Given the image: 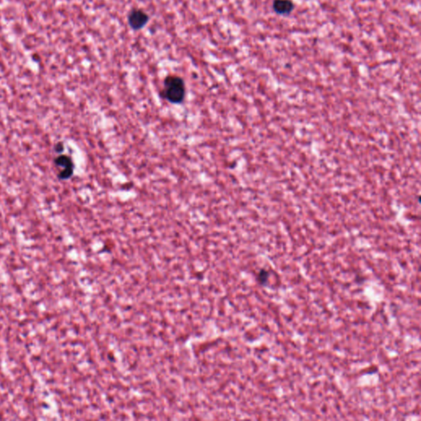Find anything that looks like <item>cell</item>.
Masks as SVG:
<instances>
[{
    "label": "cell",
    "mask_w": 421,
    "mask_h": 421,
    "mask_svg": "<svg viewBox=\"0 0 421 421\" xmlns=\"http://www.w3.org/2000/svg\"><path fill=\"white\" fill-rule=\"evenodd\" d=\"M186 94L185 82L178 76L170 75L164 81V89L162 97L172 104H181L184 102Z\"/></svg>",
    "instance_id": "cell-1"
},
{
    "label": "cell",
    "mask_w": 421,
    "mask_h": 421,
    "mask_svg": "<svg viewBox=\"0 0 421 421\" xmlns=\"http://www.w3.org/2000/svg\"><path fill=\"white\" fill-rule=\"evenodd\" d=\"M54 162L55 166L61 169L58 176L61 181H66L72 177L74 171V164L73 160L69 156L59 154L54 159Z\"/></svg>",
    "instance_id": "cell-2"
},
{
    "label": "cell",
    "mask_w": 421,
    "mask_h": 421,
    "mask_svg": "<svg viewBox=\"0 0 421 421\" xmlns=\"http://www.w3.org/2000/svg\"><path fill=\"white\" fill-rule=\"evenodd\" d=\"M149 22L148 15L141 10V9H134L129 12L128 16V23L129 27L133 31H139L143 29Z\"/></svg>",
    "instance_id": "cell-3"
},
{
    "label": "cell",
    "mask_w": 421,
    "mask_h": 421,
    "mask_svg": "<svg viewBox=\"0 0 421 421\" xmlns=\"http://www.w3.org/2000/svg\"><path fill=\"white\" fill-rule=\"evenodd\" d=\"M273 9L277 14L289 15L295 9L291 0H274Z\"/></svg>",
    "instance_id": "cell-4"
},
{
    "label": "cell",
    "mask_w": 421,
    "mask_h": 421,
    "mask_svg": "<svg viewBox=\"0 0 421 421\" xmlns=\"http://www.w3.org/2000/svg\"><path fill=\"white\" fill-rule=\"evenodd\" d=\"M64 149H65V148H64V144H63V143H61H61H58V144L55 145V147H54L55 152L58 154H61V152H64Z\"/></svg>",
    "instance_id": "cell-5"
},
{
    "label": "cell",
    "mask_w": 421,
    "mask_h": 421,
    "mask_svg": "<svg viewBox=\"0 0 421 421\" xmlns=\"http://www.w3.org/2000/svg\"><path fill=\"white\" fill-rule=\"evenodd\" d=\"M268 272H265V271H263L259 275L260 282H261V283H266V280L268 279Z\"/></svg>",
    "instance_id": "cell-6"
}]
</instances>
